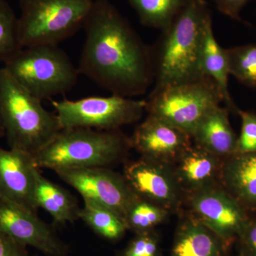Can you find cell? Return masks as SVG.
I'll use <instances>...</instances> for the list:
<instances>
[{"label":"cell","instance_id":"obj_14","mask_svg":"<svg viewBox=\"0 0 256 256\" xmlns=\"http://www.w3.org/2000/svg\"><path fill=\"white\" fill-rule=\"evenodd\" d=\"M33 156L0 148V196L36 213L35 173Z\"/></svg>","mask_w":256,"mask_h":256},{"label":"cell","instance_id":"obj_15","mask_svg":"<svg viewBox=\"0 0 256 256\" xmlns=\"http://www.w3.org/2000/svg\"><path fill=\"white\" fill-rule=\"evenodd\" d=\"M223 160L191 144L172 164L185 196L220 184Z\"/></svg>","mask_w":256,"mask_h":256},{"label":"cell","instance_id":"obj_23","mask_svg":"<svg viewBox=\"0 0 256 256\" xmlns=\"http://www.w3.org/2000/svg\"><path fill=\"white\" fill-rule=\"evenodd\" d=\"M170 214L162 207L138 196L128 208L124 220L128 230L138 234L154 230Z\"/></svg>","mask_w":256,"mask_h":256},{"label":"cell","instance_id":"obj_3","mask_svg":"<svg viewBox=\"0 0 256 256\" xmlns=\"http://www.w3.org/2000/svg\"><path fill=\"white\" fill-rule=\"evenodd\" d=\"M130 139L120 130L62 129L34 156L38 169L56 171L78 168H109L126 159Z\"/></svg>","mask_w":256,"mask_h":256},{"label":"cell","instance_id":"obj_27","mask_svg":"<svg viewBox=\"0 0 256 256\" xmlns=\"http://www.w3.org/2000/svg\"><path fill=\"white\" fill-rule=\"evenodd\" d=\"M237 114L242 119V130L237 139L236 153L256 152V112L238 108Z\"/></svg>","mask_w":256,"mask_h":256},{"label":"cell","instance_id":"obj_25","mask_svg":"<svg viewBox=\"0 0 256 256\" xmlns=\"http://www.w3.org/2000/svg\"><path fill=\"white\" fill-rule=\"evenodd\" d=\"M22 48L18 18L6 0H0V63H6Z\"/></svg>","mask_w":256,"mask_h":256},{"label":"cell","instance_id":"obj_29","mask_svg":"<svg viewBox=\"0 0 256 256\" xmlns=\"http://www.w3.org/2000/svg\"><path fill=\"white\" fill-rule=\"evenodd\" d=\"M220 12L233 20H240V13L242 8L250 0H213Z\"/></svg>","mask_w":256,"mask_h":256},{"label":"cell","instance_id":"obj_11","mask_svg":"<svg viewBox=\"0 0 256 256\" xmlns=\"http://www.w3.org/2000/svg\"><path fill=\"white\" fill-rule=\"evenodd\" d=\"M124 176L138 196L156 204L170 214L180 210L185 194L172 166L141 156L124 165Z\"/></svg>","mask_w":256,"mask_h":256},{"label":"cell","instance_id":"obj_21","mask_svg":"<svg viewBox=\"0 0 256 256\" xmlns=\"http://www.w3.org/2000/svg\"><path fill=\"white\" fill-rule=\"evenodd\" d=\"M79 218L96 234L111 242L120 240L128 230L121 216L114 210L90 200H84Z\"/></svg>","mask_w":256,"mask_h":256},{"label":"cell","instance_id":"obj_26","mask_svg":"<svg viewBox=\"0 0 256 256\" xmlns=\"http://www.w3.org/2000/svg\"><path fill=\"white\" fill-rule=\"evenodd\" d=\"M119 256H162L159 236L154 230L136 234Z\"/></svg>","mask_w":256,"mask_h":256},{"label":"cell","instance_id":"obj_24","mask_svg":"<svg viewBox=\"0 0 256 256\" xmlns=\"http://www.w3.org/2000/svg\"><path fill=\"white\" fill-rule=\"evenodd\" d=\"M226 50L230 75L246 86L256 88V44Z\"/></svg>","mask_w":256,"mask_h":256},{"label":"cell","instance_id":"obj_19","mask_svg":"<svg viewBox=\"0 0 256 256\" xmlns=\"http://www.w3.org/2000/svg\"><path fill=\"white\" fill-rule=\"evenodd\" d=\"M35 180L36 206L52 216L55 225L74 223L78 220L80 207L68 190L44 176L38 168L35 173Z\"/></svg>","mask_w":256,"mask_h":256},{"label":"cell","instance_id":"obj_12","mask_svg":"<svg viewBox=\"0 0 256 256\" xmlns=\"http://www.w3.org/2000/svg\"><path fill=\"white\" fill-rule=\"evenodd\" d=\"M0 232L23 246L34 248L45 256H67L66 244L35 212L0 196Z\"/></svg>","mask_w":256,"mask_h":256},{"label":"cell","instance_id":"obj_18","mask_svg":"<svg viewBox=\"0 0 256 256\" xmlns=\"http://www.w3.org/2000/svg\"><path fill=\"white\" fill-rule=\"evenodd\" d=\"M230 246L188 214L178 224L170 256H227Z\"/></svg>","mask_w":256,"mask_h":256},{"label":"cell","instance_id":"obj_32","mask_svg":"<svg viewBox=\"0 0 256 256\" xmlns=\"http://www.w3.org/2000/svg\"></svg>","mask_w":256,"mask_h":256},{"label":"cell","instance_id":"obj_28","mask_svg":"<svg viewBox=\"0 0 256 256\" xmlns=\"http://www.w3.org/2000/svg\"><path fill=\"white\" fill-rule=\"evenodd\" d=\"M238 256H256V212L250 214L236 240Z\"/></svg>","mask_w":256,"mask_h":256},{"label":"cell","instance_id":"obj_22","mask_svg":"<svg viewBox=\"0 0 256 256\" xmlns=\"http://www.w3.org/2000/svg\"><path fill=\"white\" fill-rule=\"evenodd\" d=\"M142 24L164 31L190 0H129Z\"/></svg>","mask_w":256,"mask_h":256},{"label":"cell","instance_id":"obj_5","mask_svg":"<svg viewBox=\"0 0 256 256\" xmlns=\"http://www.w3.org/2000/svg\"><path fill=\"white\" fill-rule=\"evenodd\" d=\"M4 67L22 87L42 101L70 92L80 74L58 45L24 47Z\"/></svg>","mask_w":256,"mask_h":256},{"label":"cell","instance_id":"obj_4","mask_svg":"<svg viewBox=\"0 0 256 256\" xmlns=\"http://www.w3.org/2000/svg\"><path fill=\"white\" fill-rule=\"evenodd\" d=\"M0 112L10 149L33 158L62 130L56 114L45 109L4 67L0 69Z\"/></svg>","mask_w":256,"mask_h":256},{"label":"cell","instance_id":"obj_16","mask_svg":"<svg viewBox=\"0 0 256 256\" xmlns=\"http://www.w3.org/2000/svg\"><path fill=\"white\" fill-rule=\"evenodd\" d=\"M229 110L220 106L207 112L192 136L195 146L225 160L236 152L238 136L229 120Z\"/></svg>","mask_w":256,"mask_h":256},{"label":"cell","instance_id":"obj_31","mask_svg":"<svg viewBox=\"0 0 256 256\" xmlns=\"http://www.w3.org/2000/svg\"><path fill=\"white\" fill-rule=\"evenodd\" d=\"M5 134L4 126H3L2 120L1 112H0V138Z\"/></svg>","mask_w":256,"mask_h":256},{"label":"cell","instance_id":"obj_20","mask_svg":"<svg viewBox=\"0 0 256 256\" xmlns=\"http://www.w3.org/2000/svg\"><path fill=\"white\" fill-rule=\"evenodd\" d=\"M202 64L204 75L214 80L220 86L227 108L237 114L238 108L234 104L229 92L230 70L227 50L220 46L216 40L212 18L207 22L204 34Z\"/></svg>","mask_w":256,"mask_h":256},{"label":"cell","instance_id":"obj_6","mask_svg":"<svg viewBox=\"0 0 256 256\" xmlns=\"http://www.w3.org/2000/svg\"><path fill=\"white\" fill-rule=\"evenodd\" d=\"M92 4V0H20L22 46L58 45L84 28Z\"/></svg>","mask_w":256,"mask_h":256},{"label":"cell","instance_id":"obj_17","mask_svg":"<svg viewBox=\"0 0 256 256\" xmlns=\"http://www.w3.org/2000/svg\"><path fill=\"white\" fill-rule=\"evenodd\" d=\"M220 184L250 214L256 212V152L223 160Z\"/></svg>","mask_w":256,"mask_h":256},{"label":"cell","instance_id":"obj_7","mask_svg":"<svg viewBox=\"0 0 256 256\" xmlns=\"http://www.w3.org/2000/svg\"><path fill=\"white\" fill-rule=\"evenodd\" d=\"M222 102L224 97L218 84L205 77L195 82L153 89L146 100V112L192 138L202 118Z\"/></svg>","mask_w":256,"mask_h":256},{"label":"cell","instance_id":"obj_8","mask_svg":"<svg viewBox=\"0 0 256 256\" xmlns=\"http://www.w3.org/2000/svg\"><path fill=\"white\" fill-rule=\"evenodd\" d=\"M52 104L62 129L117 130L138 122L146 112V100L117 95L90 96L76 100H52Z\"/></svg>","mask_w":256,"mask_h":256},{"label":"cell","instance_id":"obj_1","mask_svg":"<svg viewBox=\"0 0 256 256\" xmlns=\"http://www.w3.org/2000/svg\"><path fill=\"white\" fill-rule=\"evenodd\" d=\"M78 70L112 95H143L153 79L150 52L108 0H96L84 24Z\"/></svg>","mask_w":256,"mask_h":256},{"label":"cell","instance_id":"obj_13","mask_svg":"<svg viewBox=\"0 0 256 256\" xmlns=\"http://www.w3.org/2000/svg\"><path fill=\"white\" fill-rule=\"evenodd\" d=\"M130 139L132 148L142 158L170 164L192 144L186 132L150 114L138 124Z\"/></svg>","mask_w":256,"mask_h":256},{"label":"cell","instance_id":"obj_30","mask_svg":"<svg viewBox=\"0 0 256 256\" xmlns=\"http://www.w3.org/2000/svg\"><path fill=\"white\" fill-rule=\"evenodd\" d=\"M0 256H28L26 247L0 232Z\"/></svg>","mask_w":256,"mask_h":256},{"label":"cell","instance_id":"obj_10","mask_svg":"<svg viewBox=\"0 0 256 256\" xmlns=\"http://www.w3.org/2000/svg\"><path fill=\"white\" fill-rule=\"evenodd\" d=\"M54 172L60 180L75 188L84 200L108 207L124 218L138 197L124 174L110 168H72Z\"/></svg>","mask_w":256,"mask_h":256},{"label":"cell","instance_id":"obj_2","mask_svg":"<svg viewBox=\"0 0 256 256\" xmlns=\"http://www.w3.org/2000/svg\"><path fill=\"white\" fill-rule=\"evenodd\" d=\"M212 18L205 0H190L163 31L152 60L156 87L195 82L206 77L202 64L204 34Z\"/></svg>","mask_w":256,"mask_h":256},{"label":"cell","instance_id":"obj_9","mask_svg":"<svg viewBox=\"0 0 256 256\" xmlns=\"http://www.w3.org/2000/svg\"><path fill=\"white\" fill-rule=\"evenodd\" d=\"M185 201L191 216L230 246L252 214L220 184L188 194Z\"/></svg>","mask_w":256,"mask_h":256}]
</instances>
